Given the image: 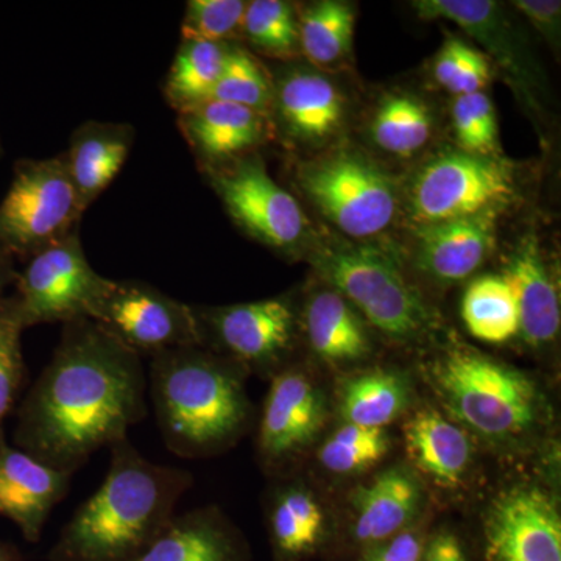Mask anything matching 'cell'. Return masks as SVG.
Listing matches in <instances>:
<instances>
[{
	"label": "cell",
	"instance_id": "12",
	"mask_svg": "<svg viewBox=\"0 0 561 561\" xmlns=\"http://www.w3.org/2000/svg\"><path fill=\"white\" fill-rule=\"evenodd\" d=\"M90 319L140 357L201 346L192 306L144 280L113 279Z\"/></svg>",
	"mask_w": 561,
	"mask_h": 561
},
{
	"label": "cell",
	"instance_id": "24",
	"mask_svg": "<svg viewBox=\"0 0 561 561\" xmlns=\"http://www.w3.org/2000/svg\"><path fill=\"white\" fill-rule=\"evenodd\" d=\"M267 530L276 561L311 559L328 540L323 505L308 486L279 483L267 501Z\"/></svg>",
	"mask_w": 561,
	"mask_h": 561
},
{
	"label": "cell",
	"instance_id": "39",
	"mask_svg": "<svg viewBox=\"0 0 561 561\" xmlns=\"http://www.w3.org/2000/svg\"><path fill=\"white\" fill-rule=\"evenodd\" d=\"M421 561H471L467 546L448 527L431 531Z\"/></svg>",
	"mask_w": 561,
	"mask_h": 561
},
{
	"label": "cell",
	"instance_id": "30",
	"mask_svg": "<svg viewBox=\"0 0 561 561\" xmlns=\"http://www.w3.org/2000/svg\"><path fill=\"white\" fill-rule=\"evenodd\" d=\"M434 119L426 103L409 94L383 99L371 122L376 146L389 153L408 158L426 146Z\"/></svg>",
	"mask_w": 561,
	"mask_h": 561
},
{
	"label": "cell",
	"instance_id": "7",
	"mask_svg": "<svg viewBox=\"0 0 561 561\" xmlns=\"http://www.w3.org/2000/svg\"><path fill=\"white\" fill-rule=\"evenodd\" d=\"M111 283L113 279L92 268L76 231L25 261L11 298L25 330L36 324H66L90 319Z\"/></svg>",
	"mask_w": 561,
	"mask_h": 561
},
{
	"label": "cell",
	"instance_id": "43",
	"mask_svg": "<svg viewBox=\"0 0 561 561\" xmlns=\"http://www.w3.org/2000/svg\"><path fill=\"white\" fill-rule=\"evenodd\" d=\"M0 561H25V559L18 546L0 540Z\"/></svg>",
	"mask_w": 561,
	"mask_h": 561
},
{
	"label": "cell",
	"instance_id": "23",
	"mask_svg": "<svg viewBox=\"0 0 561 561\" xmlns=\"http://www.w3.org/2000/svg\"><path fill=\"white\" fill-rule=\"evenodd\" d=\"M504 276L515 294L524 341L531 346L556 341L561 323L559 291L534 236L523 239Z\"/></svg>",
	"mask_w": 561,
	"mask_h": 561
},
{
	"label": "cell",
	"instance_id": "29",
	"mask_svg": "<svg viewBox=\"0 0 561 561\" xmlns=\"http://www.w3.org/2000/svg\"><path fill=\"white\" fill-rule=\"evenodd\" d=\"M356 11L341 0L313 3L298 16V43L317 66L342 61L353 47Z\"/></svg>",
	"mask_w": 561,
	"mask_h": 561
},
{
	"label": "cell",
	"instance_id": "19",
	"mask_svg": "<svg viewBox=\"0 0 561 561\" xmlns=\"http://www.w3.org/2000/svg\"><path fill=\"white\" fill-rule=\"evenodd\" d=\"M496 214L423 225L416 230V262L438 283H457L481 267L494 243Z\"/></svg>",
	"mask_w": 561,
	"mask_h": 561
},
{
	"label": "cell",
	"instance_id": "15",
	"mask_svg": "<svg viewBox=\"0 0 561 561\" xmlns=\"http://www.w3.org/2000/svg\"><path fill=\"white\" fill-rule=\"evenodd\" d=\"M72 478L0 442V516L18 526L25 541L36 545L50 513L68 497Z\"/></svg>",
	"mask_w": 561,
	"mask_h": 561
},
{
	"label": "cell",
	"instance_id": "17",
	"mask_svg": "<svg viewBox=\"0 0 561 561\" xmlns=\"http://www.w3.org/2000/svg\"><path fill=\"white\" fill-rule=\"evenodd\" d=\"M176 124L203 169L245 157L267 135L265 114L219 101H206L179 113Z\"/></svg>",
	"mask_w": 561,
	"mask_h": 561
},
{
	"label": "cell",
	"instance_id": "41",
	"mask_svg": "<svg viewBox=\"0 0 561 561\" xmlns=\"http://www.w3.org/2000/svg\"><path fill=\"white\" fill-rule=\"evenodd\" d=\"M467 49L468 44L457 38L446 41V43L443 44L434 61V77L440 87L448 90L454 77H456L457 70L460 68L461 60H463Z\"/></svg>",
	"mask_w": 561,
	"mask_h": 561
},
{
	"label": "cell",
	"instance_id": "8",
	"mask_svg": "<svg viewBox=\"0 0 561 561\" xmlns=\"http://www.w3.org/2000/svg\"><path fill=\"white\" fill-rule=\"evenodd\" d=\"M298 183L323 216L350 238L379 234L397 213V191L389 175L354 151L301 165Z\"/></svg>",
	"mask_w": 561,
	"mask_h": 561
},
{
	"label": "cell",
	"instance_id": "1",
	"mask_svg": "<svg viewBox=\"0 0 561 561\" xmlns=\"http://www.w3.org/2000/svg\"><path fill=\"white\" fill-rule=\"evenodd\" d=\"M142 357L94 320L62 324L60 342L16 412L14 446L76 474L99 449L128 438L146 420Z\"/></svg>",
	"mask_w": 561,
	"mask_h": 561
},
{
	"label": "cell",
	"instance_id": "32",
	"mask_svg": "<svg viewBox=\"0 0 561 561\" xmlns=\"http://www.w3.org/2000/svg\"><path fill=\"white\" fill-rule=\"evenodd\" d=\"M390 438L386 430L343 423L321 445L319 460L324 470L341 476L370 470L387 456Z\"/></svg>",
	"mask_w": 561,
	"mask_h": 561
},
{
	"label": "cell",
	"instance_id": "16",
	"mask_svg": "<svg viewBox=\"0 0 561 561\" xmlns=\"http://www.w3.org/2000/svg\"><path fill=\"white\" fill-rule=\"evenodd\" d=\"M423 500L419 474L402 465L379 472L370 483L354 491L346 535L356 559L416 524Z\"/></svg>",
	"mask_w": 561,
	"mask_h": 561
},
{
	"label": "cell",
	"instance_id": "25",
	"mask_svg": "<svg viewBox=\"0 0 561 561\" xmlns=\"http://www.w3.org/2000/svg\"><path fill=\"white\" fill-rule=\"evenodd\" d=\"M305 327L313 353L328 364H356L370 354L371 342L364 321L334 289L309 298Z\"/></svg>",
	"mask_w": 561,
	"mask_h": 561
},
{
	"label": "cell",
	"instance_id": "5",
	"mask_svg": "<svg viewBox=\"0 0 561 561\" xmlns=\"http://www.w3.org/2000/svg\"><path fill=\"white\" fill-rule=\"evenodd\" d=\"M313 264L334 290L387 337L412 341L430 327L426 302L382 250L327 247L313 254Z\"/></svg>",
	"mask_w": 561,
	"mask_h": 561
},
{
	"label": "cell",
	"instance_id": "28",
	"mask_svg": "<svg viewBox=\"0 0 561 561\" xmlns=\"http://www.w3.org/2000/svg\"><path fill=\"white\" fill-rule=\"evenodd\" d=\"M465 327L479 341L505 343L519 334L515 294L504 275L472 280L461 300Z\"/></svg>",
	"mask_w": 561,
	"mask_h": 561
},
{
	"label": "cell",
	"instance_id": "36",
	"mask_svg": "<svg viewBox=\"0 0 561 561\" xmlns=\"http://www.w3.org/2000/svg\"><path fill=\"white\" fill-rule=\"evenodd\" d=\"M245 9L243 0H191L181 24L183 38L228 43L241 33Z\"/></svg>",
	"mask_w": 561,
	"mask_h": 561
},
{
	"label": "cell",
	"instance_id": "6",
	"mask_svg": "<svg viewBox=\"0 0 561 561\" xmlns=\"http://www.w3.org/2000/svg\"><path fill=\"white\" fill-rule=\"evenodd\" d=\"M83 213L62 154L20 160L0 202V247L27 261L79 231Z\"/></svg>",
	"mask_w": 561,
	"mask_h": 561
},
{
	"label": "cell",
	"instance_id": "9",
	"mask_svg": "<svg viewBox=\"0 0 561 561\" xmlns=\"http://www.w3.org/2000/svg\"><path fill=\"white\" fill-rule=\"evenodd\" d=\"M513 195L512 173L500 161L463 150L445 151L413 180L412 220L423 227L497 214Z\"/></svg>",
	"mask_w": 561,
	"mask_h": 561
},
{
	"label": "cell",
	"instance_id": "33",
	"mask_svg": "<svg viewBox=\"0 0 561 561\" xmlns=\"http://www.w3.org/2000/svg\"><path fill=\"white\" fill-rule=\"evenodd\" d=\"M241 33L251 46L272 57H290L300 49L298 16L284 0L247 2Z\"/></svg>",
	"mask_w": 561,
	"mask_h": 561
},
{
	"label": "cell",
	"instance_id": "27",
	"mask_svg": "<svg viewBox=\"0 0 561 561\" xmlns=\"http://www.w3.org/2000/svg\"><path fill=\"white\" fill-rule=\"evenodd\" d=\"M230 47V43L191 38L181 41L164 80L165 101L176 113L209 101Z\"/></svg>",
	"mask_w": 561,
	"mask_h": 561
},
{
	"label": "cell",
	"instance_id": "31",
	"mask_svg": "<svg viewBox=\"0 0 561 561\" xmlns=\"http://www.w3.org/2000/svg\"><path fill=\"white\" fill-rule=\"evenodd\" d=\"M209 101L234 103L268 116L273 103L272 77L249 50L231 44Z\"/></svg>",
	"mask_w": 561,
	"mask_h": 561
},
{
	"label": "cell",
	"instance_id": "11",
	"mask_svg": "<svg viewBox=\"0 0 561 561\" xmlns=\"http://www.w3.org/2000/svg\"><path fill=\"white\" fill-rule=\"evenodd\" d=\"M232 220L251 238L278 251L297 250L308 232V220L297 198L268 175L253 154L205 169Z\"/></svg>",
	"mask_w": 561,
	"mask_h": 561
},
{
	"label": "cell",
	"instance_id": "42",
	"mask_svg": "<svg viewBox=\"0 0 561 561\" xmlns=\"http://www.w3.org/2000/svg\"><path fill=\"white\" fill-rule=\"evenodd\" d=\"M16 260L0 247V301L9 297V290L13 289L18 278Z\"/></svg>",
	"mask_w": 561,
	"mask_h": 561
},
{
	"label": "cell",
	"instance_id": "22",
	"mask_svg": "<svg viewBox=\"0 0 561 561\" xmlns=\"http://www.w3.org/2000/svg\"><path fill=\"white\" fill-rule=\"evenodd\" d=\"M249 546L217 508L175 515L140 561H249Z\"/></svg>",
	"mask_w": 561,
	"mask_h": 561
},
{
	"label": "cell",
	"instance_id": "44",
	"mask_svg": "<svg viewBox=\"0 0 561 561\" xmlns=\"http://www.w3.org/2000/svg\"><path fill=\"white\" fill-rule=\"evenodd\" d=\"M3 154L2 142H0V157Z\"/></svg>",
	"mask_w": 561,
	"mask_h": 561
},
{
	"label": "cell",
	"instance_id": "20",
	"mask_svg": "<svg viewBox=\"0 0 561 561\" xmlns=\"http://www.w3.org/2000/svg\"><path fill=\"white\" fill-rule=\"evenodd\" d=\"M136 131L124 122L88 121L70 136L62 153L83 210L116 180L130 157Z\"/></svg>",
	"mask_w": 561,
	"mask_h": 561
},
{
	"label": "cell",
	"instance_id": "2",
	"mask_svg": "<svg viewBox=\"0 0 561 561\" xmlns=\"http://www.w3.org/2000/svg\"><path fill=\"white\" fill-rule=\"evenodd\" d=\"M110 467L47 552L49 561H140L176 515L190 471L153 463L128 438L110 446Z\"/></svg>",
	"mask_w": 561,
	"mask_h": 561
},
{
	"label": "cell",
	"instance_id": "21",
	"mask_svg": "<svg viewBox=\"0 0 561 561\" xmlns=\"http://www.w3.org/2000/svg\"><path fill=\"white\" fill-rule=\"evenodd\" d=\"M409 460L442 489H457L471 470L474 449L467 431L435 409H421L404 424Z\"/></svg>",
	"mask_w": 561,
	"mask_h": 561
},
{
	"label": "cell",
	"instance_id": "26",
	"mask_svg": "<svg viewBox=\"0 0 561 561\" xmlns=\"http://www.w3.org/2000/svg\"><path fill=\"white\" fill-rule=\"evenodd\" d=\"M412 400V387L400 371H364L351 376L339 391V412L346 424L386 430Z\"/></svg>",
	"mask_w": 561,
	"mask_h": 561
},
{
	"label": "cell",
	"instance_id": "18",
	"mask_svg": "<svg viewBox=\"0 0 561 561\" xmlns=\"http://www.w3.org/2000/svg\"><path fill=\"white\" fill-rule=\"evenodd\" d=\"M272 80V111L289 138L319 142L341 128L345 103L330 79L311 70L290 69Z\"/></svg>",
	"mask_w": 561,
	"mask_h": 561
},
{
	"label": "cell",
	"instance_id": "34",
	"mask_svg": "<svg viewBox=\"0 0 561 561\" xmlns=\"http://www.w3.org/2000/svg\"><path fill=\"white\" fill-rule=\"evenodd\" d=\"M25 331L11 295L0 301V442L5 440V423L16 409L27 379L21 337Z\"/></svg>",
	"mask_w": 561,
	"mask_h": 561
},
{
	"label": "cell",
	"instance_id": "37",
	"mask_svg": "<svg viewBox=\"0 0 561 561\" xmlns=\"http://www.w3.org/2000/svg\"><path fill=\"white\" fill-rule=\"evenodd\" d=\"M427 537L430 534L423 526L413 524L389 540L362 552L356 561H421Z\"/></svg>",
	"mask_w": 561,
	"mask_h": 561
},
{
	"label": "cell",
	"instance_id": "10",
	"mask_svg": "<svg viewBox=\"0 0 561 561\" xmlns=\"http://www.w3.org/2000/svg\"><path fill=\"white\" fill-rule=\"evenodd\" d=\"M198 345L273 378L295 341L297 316L286 297L205 308L192 306Z\"/></svg>",
	"mask_w": 561,
	"mask_h": 561
},
{
	"label": "cell",
	"instance_id": "14",
	"mask_svg": "<svg viewBox=\"0 0 561 561\" xmlns=\"http://www.w3.org/2000/svg\"><path fill=\"white\" fill-rule=\"evenodd\" d=\"M327 423V400L308 371L286 367L271 379L257 421L256 449L265 470L280 474L308 451Z\"/></svg>",
	"mask_w": 561,
	"mask_h": 561
},
{
	"label": "cell",
	"instance_id": "38",
	"mask_svg": "<svg viewBox=\"0 0 561 561\" xmlns=\"http://www.w3.org/2000/svg\"><path fill=\"white\" fill-rule=\"evenodd\" d=\"M490 77L491 66L485 55L468 46L460 68L457 70L451 84H449L448 91L453 92L456 98L482 92L483 88L489 84Z\"/></svg>",
	"mask_w": 561,
	"mask_h": 561
},
{
	"label": "cell",
	"instance_id": "4",
	"mask_svg": "<svg viewBox=\"0 0 561 561\" xmlns=\"http://www.w3.org/2000/svg\"><path fill=\"white\" fill-rule=\"evenodd\" d=\"M426 378L457 424L483 438L522 440L540 424L542 397L537 383L478 351H443L427 365Z\"/></svg>",
	"mask_w": 561,
	"mask_h": 561
},
{
	"label": "cell",
	"instance_id": "13",
	"mask_svg": "<svg viewBox=\"0 0 561 561\" xmlns=\"http://www.w3.org/2000/svg\"><path fill=\"white\" fill-rule=\"evenodd\" d=\"M482 561H561L556 500L530 483L502 490L483 512Z\"/></svg>",
	"mask_w": 561,
	"mask_h": 561
},
{
	"label": "cell",
	"instance_id": "40",
	"mask_svg": "<svg viewBox=\"0 0 561 561\" xmlns=\"http://www.w3.org/2000/svg\"><path fill=\"white\" fill-rule=\"evenodd\" d=\"M516 9L526 14L535 27L540 28L549 38H553L560 28L561 3L559 0H519L515 2Z\"/></svg>",
	"mask_w": 561,
	"mask_h": 561
},
{
	"label": "cell",
	"instance_id": "3",
	"mask_svg": "<svg viewBox=\"0 0 561 561\" xmlns=\"http://www.w3.org/2000/svg\"><path fill=\"white\" fill-rule=\"evenodd\" d=\"M245 370L203 346L150 357V400L165 448L183 459L225 451L249 431Z\"/></svg>",
	"mask_w": 561,
	"mask_h": 561
},
{
	"label": "cell",
	"instance_id": "35",
	"mask_svg": "<svg viewBox=\"0 0 561 561\" xmlns=\"http://www.w3.org/2000/svg\"><path fill=\"white\" fill-rule=\"evenodd\" d=\"M453 125L461 149L489 157L497 150V121L485 92L459 95L453 103Z\"/></svg>",
	"mask_w": 561,
	"mask_h": 561
}]
</instances>
